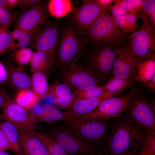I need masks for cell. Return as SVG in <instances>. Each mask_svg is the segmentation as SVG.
I'll return each mask as SVG.
<instances>
[{
	"instance_id": "cell-1",
	"label": "cell",
	"mask_w": 155,
	"mask_h": 155,
	"mask_svg": "<svg viewBox=\"0 0 155 155\" xmlns=\"http://www.w3.org/2000/svg\"><path fill=\"white\" fill-rule=\"evenodd\" d=\"M145 140V134L122 114L112 119L107 138L100 150L106 155H119L131 149L141 148Z\"/></svg>"
},
{
	"instance_id": "cell-2",
	"label": "cell",
	"mask_w": 155,
	"mask_h": 155,
	"mask_svg": "<svg viewBox=\"0 0 155 155\" xmlns=\"http://www.w3.org/2000/svg\"><path fill=\"white\" fill-rule=\"evenodd\" d=\"M112 119L65 120L61 122L71 133L79 139L100 149L107 138Z\"/></svg>"
},
{
	"instance_id": "cell-3",
	"label": "cell",
	"mask_w": 155,
	"mask_h": 155,
	"mask_svg": "<svg viewBox=\"0 0 155 155\" xmlns=\"http://www.w3.org/2000/svg\"><path fill=\"white\" fill-rule=\"evenodd\" d=\"M79 35L71 23L62 26L57 48L56 68L61 69L76 63L84 56L86 42Z\"/></svg>"
},
{
	"instance_id": "cell-4",
	"label": "cell",
	"mask_w": 155,
	"mask_h": 155,
	"mask_svg": "<svg viewBox=\"0 0 155 155\" xmlns=\"http://www.w3.org/2000/svg\"><path fill=\"white\" fill-rule=\"evenodd\" d=\"M86 43L91 46L113 44L119 46L127 44V34L122 32L115 24L113 17L107 9L88 29L85 34Z\"/></svg>"
},
{
	"instance_id": "cell-5",
	"label": "cell",
	"mask_w": 155,
	"mask_h": 155,
	"mask_svg": "<svg viewBox=\"0 0 155 155\" xmlns=\"http://www.w3.org/2000/svg\"><path fill=\"white\" fill-rule=\"evenodd\" d=\"M117 45L107 44L91 46L83 57L84 59L82 65L88 73L103 82L109 80L112 70Z\"/></svg>"
},
{
	"instance_id": "cell-6",
	"label": "cell",
	"mask_w": 155,
	"mask_h": 155,
	"mask_svg": "<svg viewBox=\"0 0 155 155\" xmlns=\"http://www.w3.org/2000/svg\"><path fill=\"white\" fill-rule=\"evenodd\" d=\"M136 93L125 115L133 125L145 134L155 133V103Z\"/></svg>"
},
{
	"instance_id": "cell-7",
	"label": "cell",
	"mask_w": 155,
	"mask_h": 155,
	"mask_svg": "<svg viewBox=\"0 0 155 155\" xmlns=\"http://www.w3.org/2000/svg\"><path fill=\"white\" fill-rule=\"evenodd\" d=\"M58 143L67 155H87L100 152L71 133L61 121L49 128L45 133Z\"/></svg>"
},
{
	"instance_id": "cell-8",
	"label": "cell",
	"mask_w": 155,
	"mask_h": 155,
	"mask_svg": "<svg viewBox=\"0 0 155 155\" xmlns=\"http://www.w3.org/2000/svg\"><path fill=\"white\" fill-rule=\"evenodd\" d=\"M137 91L136 89H133L123 96L106 99L91 112L74 120H87L118 118L127 111Z\"/></svg>"
},
{
	"instance_id": "cell-9",
	"label": "cell",
	"mask_w": 155,
	"mask_h": 155,
	"mask_svg": "<svg viewBox=\"0 0 155 155\" xmlns=\"http://www.w3.org/2000/svg\"><path fill=\"white\" fill-rule=\"evenodd\" d=\"M56 74L58 80L73 91L102 86L104 82L88 73L82 65L77 63L63 68Z\"/></svg>"
},
{
	"instance_id": "cell-10",
	"label": "cell",
	"mask_w": 155,
	"mask_h": 155,
	"mask_svg": "<svg viewBox=\"0 0 155 155\" xmlns=\"http://www.w3.org/2000/svg\"><path fill=\"white\" fill-rule=\"evenodd\" d=\"M127 42L138 62L145 60L155 54V29L142 22L140 28L127 37Z\"/></svg>"
},
{
	"instance_id": "cell-11",
	"label": "cell",
	"mask_w": 155,
	"mask_h": 155,
	"mask_svg": "<svg viewBox=\"0 0 155 155\" xmlns=\"http://www.w3.org/2000/svg\"><path fill=\"white\" fill-rule=\"evenodd\" d=\"M107 7L98 0H83L71 16V24L79 35H83L89 28L107 10Z\"/></svg>"
},
{
	"instance_id": "cell-12",
	"label": "cell",
	"mask_w": 155,
	"mask_h": 155,
	"mask_svg": "<svg viewBox=\"0 0 155 155\" xmlns=\"http://www.w3.org/2000/svg\"><path fill=\"white\" fill-rule=\"evenodd\" d=\"M59 33V26L57 24H48L32 35L29 44L36 51H41L46 54L52 68H56Z\"/></svg>"
},
{
	"instance_id": "cell-13",
	"label": "cell",
	"mask_w": 155,
	"mask_h": 155,
	"mask_svg": "<svg viewBox=\"0 0 155 155\" xmlns=\"http://www.w3.org/2000/svg\"><path fill=\"white\" fill-rule=\"evenodd\" d=\"M138 62L127 44L117 45L112 70L109 79L137 76Z\"/></svg>"
},
{
	"instance_id": "cell-14",
	"label": "cell",
	"mask_w": 155,
	"mask_h": 155,
	"mask_svg": "<svg viewBox=\"0 0 155 155\" xmlns=\"http://www.w3.org/2000/svg\"><path fill=\"white\" fill-rule=\"evenodd\" d=\"M46 5L41 1L21 11L15 20L14 28L33 34L47 16Z\"/></svg>"
},
{
	"instance_id": "cell-15",
	"label": "cell",
	"mask_w": 155,
	"mask_h": 155,
	"mask_svg": "<svg viewBox=\"0 0 155 155\" xmlns=\"http://www.w3.org/2000/svg\"><path fill=\"white\" fill-rule=\"evenodd\" d=\"M2 109V117L4 121L12 124L18 129L35 131L37 126L35 118L10 98Z\"/></svg>"
},
{
	"instance_id": "cell-16",
	"label": "cell",
	"mask_w": 155,
	"mask_h": 155,
	"mask_svg": "<svg viewBox=\"0 0 155 155\" xmlns=\"http://www.w3.org/2000/svg\"><path fill=\"white\" fill-rule=\"evenodd\" d=\"M121 93V92L115 93L104 92L97 97L86 99L78 100L63 112L65 120H73L87 114L94 110L104 100L117 96Z\"/></svg>"
},
{
	"instance_id": "cell-17",
	"label": "cell",
	"mask_w": 155,
	"mask_h": 155,
	"mask_svg": "<svg viewBox=\"0 0 155 155\" xmlns=\"http://www.w3.org/2000/svg\"><path fill=\"white\" fill-rule=\"evenodd\" d=\"M18 131L21 148L26 155H50L35 131Z\"/></svg>"
},
{
	"instance_id": "cell-18",
	"label": "cell",
	"mask_w": 155,
	"mask_h": 155,
	"mask_svg": "<svg viewBox=\"0 0 155 155\" xmlns=\"http://www.w3.org/2000/svg\"><path fill=\"white\" fill-rule=\"evenodd\" d=\"M67 85L56 79L54 83L49 86L47 94L55 98L57 106L67 109L71 104L72 93Z\"/></svg>"
},
{
	"instance_id": "cell-19",
	"label": "cell",
	"mask_w": 155,
	"mask_h": 155,
	"mask_svg": "<svg viewBox=\"0 0 155 155\" xmlns=\"http://www.w3.org/2000/svg\"><path fill=\"white\" fill-rule=\"evenodd\" d=\"M7 69L8 80L14 86L19 90L31 89V78L20 67L9 62L7 63Z\"/></svg>"
},
{
	"instance_id": "cell-20",
	"label": "cell",
	"mask_w": 155,
	"mask_h": 155,
	"mask_svg": "<svg viewBox=\"0 0 155 155\" xmlns=\"http://www.w3.org/2000/svg\"><path fill=\"white\" fill-rule=\"evenodd\" d=\"M0 127L7 140L9 145V149L17 154L22 155L20 145L18 129L5 121H0Z\"/></svg>"
},
{
	"instance_id": "cell-21",
	"label": "cell",
	"mask_w": 155,
	"mask_h": 155,
	"mask_svg": "<svg viewBox=\"0 0 155 155\" xmlns=\"http://www.w3.org/2000/svg\"><path fill=\"white\" fill-rule=\"evenodd\" d=\"M34 117L40 121L44 123H54L65 120L63 112L55 106L48 104L40 107Z\"/></svg>"
},
{
	"instance_id": "cell-22",
	"label": "cell",
	"mask_w": 155,
	"mask_h": 155,
	"mask_svg": "<svg viewBox=\"0 0 155 155\" xmlns=\"http://www.w3.org/2000/svg\"><path fill=\"white\" fill-rule=\"evenodd\" d=\"M155 74V54L148 59L139 62L137 75V80L145 84Z\"/></svg>"
},
{
	"instance_id": "cell-23",
	"label": "cell",
	"mask_w": 155,
	"mask_h": 155,
	"mask_svg": "<svg viewBox=\"0 0 155 155\" xmlns=\"http://www.w3.org/2000/svg\"><path fill=\"white\" fill-rule=\"evenodd\" d=\"M31 78V89L39 98L47 95L49 88L46 72L37 71L32 73Z\"/></svg>"
},
{
	"instance_id": "cell-24",
	"label": "cell",
	"mask_w": 155,
	"mask_h": 155,
	"mask_svg": "<svg viewBox=\"0 0 155 155\" xmlns=\"http://www.w3.org/2000/svg\"><path fill=\"white\" fill-rule=\"evenodd\" d=\"M11 32V42L7 51H15L27 48L30 44L33 34L15 28Z\"/></svg>"
},
{
	"instance_id": "cell-25",
	"label": "cell",
	"mask_w": 155,
	"mask_h": 155,
	"mask_svg": "<svg viewBox=\"0 0 155 155\" xmlns=\"http://www.w3.org/2000/svg\"><path fill=\"white\" fill-rule=\"evenodd\" d=\"M46 6L48 12L57 18L67 15L72 9L71 2L68 0H49Z\"/></svg>"
},
{
	"instance_id": "cell-26",
	"label": "cell",
	"mask_w": 155,
	"mask_h": 155,
	"mask_svg": "<svg viewBox=\"0 0 155 155\" xmlns=\"http://www.w3.org/2000/svg\"><path fill=\"white\" fill-rule=\"evenodd\" d=\"M39 97L31 89L19 90L15 98L16 102L25 110L33 108L38 103Z\"/></svg>"
},
{
	"instance_id": "cell-27",
	"label": "cell",
	"mask_w": 155,
	"mask_h": 155,
	"mask_svg": "<svg viewBox=\"0 0 155 155\" xmlns=\"http://www.w3.org/2000/svg\"><path fill=\"white\" fill-rule=\"evenodd\" d=\"M29 63L30 70L32 73L40 71L46 72L52 68L46 55L41 51L33 52Z\"/></svg>"
},
{
	"instance_id": "cell-28",
	"label": "cell",
	"mask_w": 155,
	"mask_h": 155,
	"mask_svg": "<svg viewBox=\"0 0 155 155\" xmlns=\"http://www.w3.org/2000/svg\"><path fill=\"white\" fill-rule=\"evenodd\" d=\"M137 80V77L124 78H114L109 79L105 84V92L111 93L122 92Z\"/></svg>"
},
{
	"instance_id": "cell-29",
	"label": "cell",
	"mask_w": 155,
	"mask_h": 155,
	"mask_svg": "<svg viewBox=\"0 0 155 155\" xmlns=\"http://www.w3.org/2000/svg\"><path fill=\"white\" fill-rule=\"evenodd\" d=\"M139 19L155 28V0H145L142 7L138 13Z\"/></svg>"
},
{
	"instance_id": "cell-30",
	"label": "cell",
	"mask_w": 155,
	"mask_h": 155,
	"mask_svg": "<svg viewBox=\"0 0 155 155\" xmlns=\"http://www.w3.org/2000/svg\"><path fill=\"white\" fill-rule=\"evenodd\" d=\"M50 155H67L62 147L45 133L36 131Z\"/></svg>"
},
{
	"instance_id": "cell-31",
	"label": "cell",
	"mask_w": 155,
	"mask_h": 155,
	"mask_svg": "<svg viewBox=\"0 0 155 155\" xmlns=\"http://www.w3.org/2000/svg\"><path fill=\"white\" fill-rule=\"evenodd\" d=\"M104 92H105V84L93 88L73 91L71 104L78 100L86 99L97 97Z\"/></svg>"
},
{
	"instance_id": "cell-32",
	"label": "cell",
	"mask_w": 155,
	"mask_h": 155,
	"mask_svg": "<svg viewBox=\"0 0 155 155\" xmlns=\"http://www.w3.org/2000/svg\"><path fill=\"white\" fill-rule=\"evenodd\" d=\"M127 4V0H112L107 6V10L113 17L121 16L126 13Z\"/></svg>"
},
{
	"instance_id": "cell-33",
	"label": "cell",
	"mask_w": 155,
	"mask_h": 155,
	"mask_svg": "<svg viewBox=\"0 0 155 155\" xmlns=\"http://www.w3.org/2000/svg\"><path fill=\"white\" fill-rule=\"evenodd\" d=\"M34 52L31 48H26L16 50L13 53L16 62L21 66L29 63Z\"/></svg>"
},
{
	"instance_id": "cell-34",
	"label": "cell",
	"mask_w": 155,
	"mask_h": 155,
	"mask_svg": "<svg viewBox=\"0 0 155 155\" xmlns=\"http://www.w3.org/2000/svg\"><path fill=\"white\" fill-rule=\"evenodd\" d=\"M18 14H13L0 5V26L9 29L14 20Z\"/></svg>"
},
{
	"instance_id": "cell-35",
	"label": "cell",
	"mask_w": 155,
	"mask_h": 155,
	"mask_svg": "<svg viewBox=\"0 0 155 155\" xmlns=\"http://www.w3.org/2000/svg\"><path fill=\"white\" fill-rule=\"evenodd\" d=\"M12 36L9 29H7L0 33V55L7 50L11 43Z\"/></svg>"
},
{
	"instance_id": "cell-36",
	"label": "cell",
	"mask_w": 155,
	"mask_h": 155,
	"mask_svg": "<svg viewBox=\"0 0 155 155\" xmlns=\"http://www.w3.org/2000/svg\"><path fill=\"white\" fill-rule=\"evenodd\" d=\"M125 19L128 33L133 32L139 26V15L137 13H125Z\"/></svg>"
},
{
	"instance_id": "cell-37",
	"label": "cell",
	"mask_w": 155,
	"mask_h": 155,
	"mask_svg": "<svg viewBox=\"0 0 155 155\" xmlns=\"http://www.w3.org/2000/svg\"><path fill=\"white\" fill-rule=\"evenodd\" d=\"M126 13H137L141 9L144 0H127Z\"/></svg>"
},
{
	"instance_id": "cell-38",
	"label": "cell",
	"mask_w": 155,
	"mask_h": 155,
	"mask_svg": "<svg viewBox=\"0 0 155 155\" xmlns=\"http://www.w3.org/2000/svg\"><path fill=\"white\" fill-rule=\"evenodd\" d=\"M114 23L116 27L123 33H128L126 24L125 13L122 15L113 17Z\"/></svg>"
},
{
	"instance_id": "cell-39",
	"label": "cell",
	"mask_w": 155,
	"mask_h": 155,
	"mask_svg": "<svg viewBox=\"0 0 155 155\" xmlns=\"http://www.w3.org/2000/svg\"><path fill=\"white\" fill-rule=\"evenodd\" d=\"M40 0H19L18 5L21 11L41 1Z\"/></svg>"
},
{
	"instance_id": "cell-40",
	"label": "cell",
	"mask_w": 155,
	"mask_h": 155,
	"mask_svg": "<svg viewBox=\"0 0 155 155\" xmlns=\"http://www.w3.org/2000/svg\"><path fill=\"white\" fill-rule=\"evenodd\" d=\"M9 149L7 140L2 129L0 127V151H5Z\"/></svg>"
},
{
	"instance_id": "cell-41",
	"label": "cell",
	"mask_w": 155,
	"mask_h": 155,
	"mask_svg": "<svg viewBox=\"0 0 155 155\" xmlns=\"http://www.w3.org/2000/svg\"><path fill=\"white\" fill-rule=\"evenodd\" d=\"M8 73L7 68L0 61V86L8 80Z\"/></svg>"
},
{
	"instance_id": "cell-42",
	"label": "cell",
	"mask_w": 155,
	"mask_h": 155,
	"mask_svg": "<svg viewBox=\"0 0 155 155\" xmlns=\"http://www.w3.org/2000/svg\"><path fill=\"white\" fill-rule=\"evenodd\" d=\"M10 98L5 90L0 88V110Z\"/></svg>"
},
{
	"instance_id": "cell-43",
	"label": "cell",
	"mask_w": 155,
	"mask_h": 155,
	"mask_svg": "<svg viewBox=\"0 0 155 155\" xmlns=\"http://www.w3.org/2000/svg\"><path fill=\"white\" fill-rule=\"evenodd\" d=\"M145 85V87L147 90L155 91V74Z\"/></svg>"
},
{
	"instance_id": "cell-44",
	"label": "cell",
	"mask_w": 155,
	"mask_h": 155,
	"mask_svg": "<svg viewBox=\"0 0 155 155\" xmlns=\"http://www.w3.org/2000/svg\"><path fill=\"white\" fill-rule=\"evenodd\" d=\"M137 155H155V152L145 149L142 146Z\"/></svg>"
},
{
	"instance_id": "cell-45",
	"label": "cell",
	"mask_w": 155,
	"mask_h": 155,
	"mask_svg": "<svg viewBox=\"0 0 155 155\" xmlns=\"http://www.w3.org/2000/svg\"><path fill=\"white\" fill-rule=\"evenodd\" d=\"M141 148L129 150L119 155H137Z\"/></svg>"
},
{
	"instance_id": "cell-46",
	"label": "cell",
	"mask_w": 155,
	"mask_h": 155,
	"mask_svg": "<svg viewBox=\"0 0 155 155\" xmlns=\"http://www.w3.org/2000/svg\"><path fill=\"white\" fill-rule=\"evenodd\" d=\"M0 5L10 13L7 0H0Z\"/></svg>"
},
{
	"instance_id": "cell-47",
	"label": "cell",
	"mask_w": 155,
	"mask_h": 155,
	"mask_svg": "<svg viewBox=\"0 0 155 155\" xmlns=\"http://www.w3.org/2000/svg\"><path fill=\"white\" fill-rule=\"evenodd\" d=\"M98 1L102 5L107 7L112 0H98Z\"/></svg>"
},
{
	"instance_id": "cell-48",
	"label": "cell",
	"mask_w": 155,
	"mask_h": 155,
	"mask_svg": "<svg viewBox=\"0 0 155 155\" xmlns=\"http://www.w3.org/2000/svg\"><path fill=\"white\" fill-rule=\"evenodd\" d=\"M0 155H10V154L5 151H0Z\"/></svg>"
},
{
	"instance_id": "cell-49",
	"label": "cell",
	"mask_w": 155,
	"mask_h": 155,
	"mask_svg": "<svg viewBox=\"0 0 155 155\" xmlns=\"http://www.w3.org/2000/svg\"><path fill=\"white\" fill-rule=\"evenodd\" d=\"M106 155L103 153L100 152L96 153H95L94 154H90V155Z\"/></svg>"
},
{
	"instance_id": "cell-50",
	"label": "cell",
	"mask_w": 155,
	"mask_h": 155,
	"mask_svg": "<svg viewBox=\"0 0 155 155\" xmlns=\"http://www.w3.org/2000/svg\"><path fill=\"white\" fill-rule=\"evenodd\" d=\"M7 29H9V28H3L2 27L0 26V33L4 30H5Z\"/></svg>"
},
{
	"instance_id": "cell-51",
	"label": "cell",
	"mask_w": 155,
	"mask_h": 155,
	"mask_svg": "<svg viewBox=\"0 0 155 155\" xmlns=\"http://www.w3.org/2000/svg\"><path fill=\"white\" fill-rule=\"evenodd\" d=\"M17 155H21V154H17Z\"/></svg>"
},
{
	"instance_id": "cell-52",
	"label": "cell",
	"mask_w": 155,
	"mask_h": 155,
	"mask_svg": "<svg viewBox=\"0 0 155 155\" xmlns=\"http://www.w3.org/2000/svg\"></svg>"
}]
</instances>
